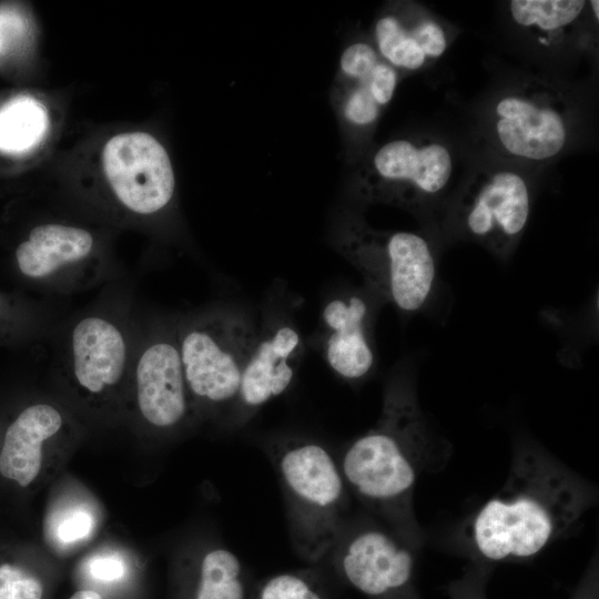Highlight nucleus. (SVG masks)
Returning a JSON list of instances; mask_svg holds the SVG:
<instances>
[{"label": "nucleus", "instance_id": "obj_5", "mask_svg": "<svg viewBox=\"0 0 599 599\" xmlns=\"http://www.w3.org/2000/svg\"><path fill=\"white\" fill-rule=\"evenodd\" d=\"M176 315L181 359L195 416H227L260 325L244 311L226 305Z\"/></svg>", "mask_w": 599, "mask_h": 599}, {"label": "nucleus", "instance_id": "obj_22", "mask_svg": "<svg viewBox=\"0 0 599 599\" xmlns=\"http://www.w3.org/2000/svg\"><path fill=\"white\" fill-rule=\"evenodd\" d=\"M250 599H331L324 579L315 569L274 575L252 588Z\"/></svg>", "mask_w": 599, "mask_h": 599}, {"label": "nucleus", "instance_id": "obj_16", "mask_svg": "<svg viewBox=\"0 0 599 599\" xmlns=\"http://www.w3.org/2000/svg\"><path fill=\"white\" fill-rule=\"evenodd\" d=\"M71 428L59 405L39 400L24 406L7 426L0 445V475L21 488L39 476L45 446Z\"/></svg>", "mask_w": 599, "mask_h": 599}, {"label": "nucleus", "instance_id": "obj_28", "mask_svg": "<svg viewBox=\"0 0 599 599\" xmlns=\"http://www.w3.org/2000/svg\"><path fill=\"white\" fill-rule=\"evenodd\" d=\"M9 306L3 297L0 296V323H8V321L17 324H21L31 328H34L42 334H47L48 337L52 335L58 323L62 319L60 317H19L8 316ZM3 328V326L0 325ZM6 328V327H4ZM7 329V328H6ZM9 331V329H7Z\"/></svg>", "mask_w": 599, "mask_h": 599}, {"label": "nucleus", "instance_id": "obj_31", "mask_svg": "<svg viewBox=\"0 0 599 599\" xmlns=\"http://www.w3.org/2000/svg\"><path fill=\"white\" fill-rule=\"evenodd\" d=\"M590 6H591L592 12H593V14L596 17V20H598V18H599V13H598L599 1L592 0V1H590Z\"/></svg>", "mask_w": 599, "mask_h": 599}, {"label": "nucleus", "instance_id": "obj_23", "mask_svg": "<svg viewBox=\"0 0 599 599\" xmlns=\"http://www.w3.org/2000/svg\"><path fill=\"white\" fill-rule=\"evenodd\" d=\"M41 579L21 564L0 562V599H43Z\"/></svg>", "mask_w": 599, "mask_h": 599}, {"label": "nucleus", "instance_id": "obj_3", "mask_svg": "<svg viewBox=\"0 0 599 599\" xmlns=\"http://www.w3.org/2000/svg\"><path fill=\"white\" fill-rule=\"evenodd\" d=\"M140 311L126 276L104 285L93 302L54 328L51 372L88 409L113 412L123 402Z\"/></svg>", "mask_w": 599, "mask_h": 599}, {"label": "nucleus", "instance_id": "obj_26", "mask_svg": "<svg viewBox=\"0 0 599 599\" xmlns=\"http://www.w3.org/2000/svg\"><path fill=\"white\" fill-rule=\"evenodd\" d=\"M87 571L95 581L113 583L123 579L126 568L121 557L114 555H100L92 557L89 560Z\"/></svg>", "mask_w": 599, "mask_h": 599}, {"label": "nucleus", "instance_id": "obj_20", "mask_svg": "<svg viewBox=\"0 0 599 599\" xmlns=\"http://www.w3.org/2000/svg\"><path fill=\"white\" fill-rule=\"evenodd\" d=\"M251 592L246 571L231 550L217 547L202 556L192 599H250Z\"/></svg>", "mask_w": 599, "mask_h": 599}, {"label": "nucleus", "instance_id": "obj_27", "mask_svg": "<svg viewBox=\"0 0 599 599\" xmlns=\"http://www.w3.org/2000/svg\"><path fill=\"white\" fill-rule=\"evenodd\" d=\"M27 31V22L23 17L13 10L0 9V55L7 47Z\"/></svg>", "mask_w": 599, "mask_h": 599}, {"label": "nucleus", "instance_id": "obj_9", "mask_svg": "<svg viewBox=\"0 0 599 599\" xmlns=\"http://www.w3.org/2000/svg\"><path fill=\"white\" fill-rule=\"evenodd\" d=\"M326 558L368 599H420L412 546L383 524L347 520Z\"/></svg>", "mask_w": 599, "mask_h": 599}, {"label": "nucleus", "instance_id": "obj_11", "mask_svg": "<svg viewBox=\"0 0 599 599\" xmlns=\"http://www.w3.org/2000/svg\"><path fill=\"white\" fill-rule=\"evenodd\" d=\"M570 129L569 108L550 84L529 80L495 103L491 133L507 154L529 161L552 159L565 148Z\"/></svg>", "mask_w": 599, "mask_h": 599}, {"label": "nucleus", "instance_id": "obj_29", "mask_svg": "<svg viewBox=\"0 0 599 599\" xmlns=\"http://www.w3.org/2000/svg\"><path fill=\"white\" fill-rule=\"evenodd\" d=\"M571 599H598V575L595 567L582 578Z\"/></svg>", "mask_w": 599, "mask_h": 599}, {"label": "nucleus", "instance_id": "obj_7", "mask_svg": "<svg viewBox=\"0 0 599 599\" xmlns=\"http://www.w3.org/2000/svg\"><path fill=\"white\" fill-rule=\"evenodd\" d=\"M129 394L136 417L155 432H174L195 417L181 359L176 314L141 306L125 388V396Z\"/></svg>", "mask_w": 599, "mask_h": 599}, {"label": "nucleus", "instance_id": "obj_12", "mask_svg": "<svg viewBox=\"0 0 599 599\" xmlns=\"http://www.w3.org/2000/svg\"><path fill=\"white\" fill-rule=\"evenodd\" d=\"M531 195L526 179L511 170L477 173L460 195L456 221L470 238L506 258L529 220Z\"/></svg>", "mask_w": 599, "mask_h": 599}, {"label": "nucleus", "instance_id": "obj_10", "mask_svg": "<svg viewBox=\"0 0 599 599\" xmlns=\"http://www.w3.org/2000/svg\"><path fill=\"white\" fill-rule=\"evenodd\" d=\"M453 156L433 139H396L370 158L359 182L369 202L417 209L438 197L453 174Z\"/></svg>", "mask_w": 599, "mask_h": 599}, {"label": "nucleus", "instance_id": "obj_1", "mask_svg": "<svg viewBox=\"0 0 599 599\" xmlns=\"http://www.w3.org/2000/svg\"><path fill=\"white\" fill-rule=\"evenodd\" d=\"M591 500L585 481L546 451L525 446L506 484L471 518L467 535L486 561L529 559L568 531Z\"/></svg>", "mask_w": 599, "mask_h": 599}, {"label": "nucleus", "instance_id": "obj_15", "mask_svg": "<svg viewBox=\"0 0 599 599\" xmlns=\"http://www.w3.org/2000/svg\"><path fill=\"white\" fill-rule=\"evenodd\" d=\"M370 298L367 292L353 293L331 300L322 311L324 358L346 380L364 378L375 363Z\"/></svg>", "mask_w": 599, "mask_h": 599}, {"label": "nucleus", "instance_id": "obj_13", "mask_svg": "<svg viewBox=\"0 0 599 599\" xmlns=\"http://www.w3.org/2000/svg\"><path fill=\"white\" fill-rule=\"evenodd\" d=\"M102 159L112 192L128 212L151 217L169 206L174 173L165 149L155 138L144 132L115 135L106 142Z\"/></svg>", "mask_w": 599, "mask_h": 599}, {"label": "nucleus", "instance_id": "obj_17", "mask_svg": "<svg viewBox=\"0 0 599 599\" xmlns=\"http://www.w3.org/2000/svg\"><path fill=\"white\" fill-rule=\"evenodd\" d=\"M397 70L367 42L348 45L339 60V109L346 122L367 128L379 116L396 90Z\"/></svg>", "mask_w": 599, "mask_h": 599}, {"label": "nucleus", "instance_id": "obj_19", "mask_svg": "<svg viewBox=\"0 0 599 599\" xmlns=\"http://www.w3.org/2000/svg\"><path fill=\"white\" fill-rule=\"evenodd\" d=\"M583 0H512L510 16L520 27L550 45L567 37L586 7Z\"/></svg>", "mask_w": 599, "mask_h": 599}, {"label": "nucleus", "instance_id": "obj_6", "mask_svg": "<svg viewBox=\"0 0 599 599\" xmlns=\"http://www.w3.org/2000/svg\"><path fill=\"white\" fill-rule=\"evenodd\" d=\"M336 247L362 275L366 292L377 303L409 313L427 302L435 283L436 263L423 236L378 231L349 219L339 229Z\"/></svg>", "mask_w": 599, "mask_h": 599}, {"label": "nucleus", "instance_id": "obj_21", "mask_svg": "<svg viewBox=\"0 0 599 599\" xmlns=\"http://www.w3.org/2000/svg\"><path fill=\"white\" fill-rule=\"evenodd\" d=\"M47 129L44 106L29 97L17 98L0 109V150L27 151L41 141Z\"/></svg>", "mask_w": 599, "mask_h": 599}, {"label": "nucleus", "instance_id": "obj_24", "mask_svg": "<svg viewBox=\"0 0 599 599\" xmlns=\"http://www.w3.org/2000/svg\"><path fill=\"white\" fill-rule=\"evenodd\" d=\"M50 536L62 546L84 540L93 530V515L82 506L64 508L49 522Z\"/></svg>", "mask_w": 599, "mask_h": 599}, {"label": "nucleus", "instance_id": "obj_8", "mask_svg": "<svg viewBox=\"0 0 599 599\" xmlns=\"http://www.w3.org/2000/svg\"><path fill=\"white\" fill-rule=\"evenodd\" d=\"M19 274L48 294L69 295L126 277L87 227L62 222L33 226L14 250Z\"/></svg>", "mask_w": 599, "mask_h": 599}, {"label": "nucleus", "instance_id": "obj_2", "mask_svg": "<svg viewBox=\"0 0 599 599\" xmlns=\"http://www.w3.org/2000/svg\"><path fill=\"white\" fill-rule=\"evenodd\" d=\"M432 444L413 380L398 370L386 385L377 422L338 464L349 493L412 547L418 541L414 487Z\"/></svg>", "mask_w": 599, "mask_h": 599}, {"label": "nucleus", "instance_id": "obj_14", "mask_svg": "<svg viewBox=\"0 0 599 599\" xmlns=\"http://www.w3.org/2000/svg\"><path fill=\"white\" fill-rule=\"evenodd\" d=\"M302 354V336L291 322L277 319L260 325L227 415L231 423L244 424L257 409L282 395L295 377Z\"/></svg>", "mask_w": 599, "mask_h": 599}, {"label": "nucleus", "instance_id": "obj_18", "mask_svg": "<svg viewBox=\"0 0 599 599\" xmlns=\"http://www.w3.org/2000/svg\"><path fill=\"white\" fill-rule=\"evenodd\" d=\"M374 37L380 58L394 69L419 70L440 58L448 47L445 27L429 13L397 11L383 14Z\"/></svg>", "mask_w": 599, "mask_h": 599}, {"label": "nucleus", "instance_id": "obj_30", "mask_svg": "<svg viewBox=\"0 0 599 599\" xmlns=\"http://www.w3.org/2000/svg\"><path fill=\"white\" fill-rule=\"evenodd\" d=\"M69 599H103V597L93 589H80L75 591Z\"/></svg>", "mask_w": 599, "mask_h": 599}, {"label": "nucleus", "instance_id": "obj_4", "mask_svg": "<svg viewBox=\"0 0 599 599\" xmlns=\"http://www.w3.org/2000/svg\"><path fill=\"white\" fill-rule=\"evenodd\" d=\"M268 453L284 494L291 542L305 561L325 559L347 519L349 490L339 465L319 443L283 438Z\"/></svg>", "mask_w": 599, "mask_h": 599}, {"label": "nucleus", "instance_id": "obj_25", "mask_svg": "<svg viewBox=\"0 0 599 599\" xmlns=\"http://www.w3.org/2000/svg\"><path fill=\"white\" fill-rule=\"evenodd\" d=\"M488 577L487 566L473 567L461 578L453 581L447 587V592L451 599H487Z\"/></svg>", "mask_w": 599, "mask_h": 599}]
</instances>
